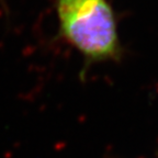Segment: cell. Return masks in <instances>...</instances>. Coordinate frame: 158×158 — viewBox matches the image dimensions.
Wrapping results in <instances>:
<instances>
[{
    "label": "cell",
    "mask_w": 158,
    "mask_h": 158,
    "mask_svg": "<svg viewBox=\"0 0 158 158\" xmlns=\"http://www.w3.org/2000/svg\"><path fill=\"white\" fill-rule=\"evenodd\" d=\"M56 12L61 37L88 61L118 56L115 19L105 0H56Z\"/></svg>",
    "instance_id": "cell-1"
}]
</instances>
